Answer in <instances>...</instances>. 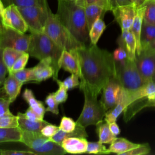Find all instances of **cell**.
<instances>
[{
    "mask_svg": "<svg viewBox=\"0 0 155 155\" xmlns=\"http://www.w3.org/2000/svg\"><path fill=\"white\" fill-rule=\"evenodd\" d=\"M76 53L80 68V84L98 96L107 82L116 76L113 54L91 43L76 49Z\"/></svg>",
    "mask_w": 155,
    "mask_h": 155,
    "instance_id": "cell-1",
    "label": "cell"
},
{
    "mask_svg": "<svg viewBox=\"0 0 155 155\" xmlns=\"http://www.w3.org/2000/svg\"><path fill=\"white\" fill-rule=\"evenodd\" d=\"M56 14L78 41L85 45L91 43L84 7L77 4L75 0H58Z\"/></svg>",
    "mask_w": 155,
    "mask_h": 155,
    "instance_id": "cell-2",
    "label": "cell"
},
{
    "mask_svg": "<svg viewBox=\"0 0 155 155\" xmlns=\"http://www.w3.org/2000/svg\"><path fill=\"white\" fill-rule=\"evenodd\" d=\"M63 50L47 35L44 32H39L31 33L29 45L26 52L30 56L39 61L50 58L54 70L53 78L56 81L58 79V73L60 70L58 63Z\"/></svg>",
    "mask_w": 155,
    "mask_h": 155,
    "instance_id": "cell-3",
    "label": "cell"
},
{
    "mask_svg": "<svg viewBox=\"0 0 155 155\" xmlns=\"http://www.w3.org/2000/svg\"><path fill=\"white\" fill-rule=\"evenodd\" d=\"M43 32L47 35L61 48L68 51L85 45L75 39L60 22L56 14L51 12L49 7L48 18Z\"/></svg>",
    "mask_w": 155,
    "mask_h": 155,
    "instance_id": "cell-4",
    "label": "cell"
},
{
    "mask_svg": "<svg viewBox=\"0 0 155 155\" xmlns=\"http://www.w3.org/2000/svg\"><path fill=\"white\" fill-rule=\"evenodd\" d=\"M79 87L84 93V104L76 122L85 128L91 125H96L103 120L107 111L101 101L97 100V96L93 94L86 85L79 84Z\"/></svg>",
    "mask_w": 155,
    "mask_h": 155,
    "instance_id": "cell-5",
    "label": "cell"
},
{
    "mask_svg": "<svg viewBox=\"0 0 155 155\" xmlns=\"http://www.w3.org/2000/svg\"><path fill=\"white\" fill-rule=\"evenodd\" d=\"M21 142L36 155H63L67 153L61 145L41 132L21 130Z\"/></svg>",
    "mask_w": 155,
    "mask_h": 155,
    "instance_id": "cell-6",
    "label": "cell"
},
{
    "mask_svg": "<svg viewBox=\"0 0 155 155\" xmlns=\"http://www.w3.org/2000/svg\"><path fill=\"white\" fill-rule=\"evenodd\" d=\"M115 62L116 78L125 91L133 93L145 84L134 61H131L127 58L124 62Z\"/></svg>",
    "mask_w": 155,
    "mask_h": 155,
    "instance_id": "cell-7",
    "label": "cell"
},
{
    "mask_svg": "<svg viewBox=\"0 0 155 155\" xmlns=\"http://www.w3.org/2000/svg\"><path fill=\"white\" fill-rule=\"evenodd\" d=\"M48 3L44 5L18 7L30 33L43 32L48 18Z\"/></svg>",
    "mask_w": 155,
    "mask_h": 155,
    "instance_id": "cell-8",
    "label": "cell"
},
{
    "mask_svg": "<svg viewBox=\"0 0 155 155\" xmlns=\"http://www.w3.org/2000/svg\"><path fill=\"white\" fill-rule=\"evenodd\" d=\"M30 35L21 33L10 28L0 26V47H8L26 52L28 50Z\"/></svg>",
    "mask_w": 155,
    "mask_h": 155,
    "instance_id": "cell-9",
    "label": "cell"
},
{
    "mask_svg": "<svg viewBox=\"0 0 155 155\" xmlns=\"http://www.w3.org/2000/svg\"><path fill=\"white\" fill-rule=\"evenodd\" d=\"M1 20V24L4 27L12 28L22 33L28 30L25 19L18 7L13 4H9L5 7Z\"/></svg>",
    "mask_w": 155,
    "mask_h": 155,
    "instance_id": "cell-10",
    "label": "cell"
},
{
    "mask_svg": "<svg viewBox=\"0 0 155 155\" xmlns=\"http://www.w3.org/2000/svg\"><path fill=\"white\" fill-rule=\"evenodd\" d=\"M134 61L144 82L151 81L155 73V50L150 48L142 50L136 55Z\"/></svg>",
    "mask_w": 155,
    "mask_h": 155,
    "instance_id": "cell-11",
    "label": "cell"
},
{
    "mask_svg": "<svg viewBox=\"0 0 155 155\" xmlns=\"http://www.w3.org/2000/svg\"><path fill=\"white\" fill-rule=\"evenodd\" d=\"M122 88L116 78L110 79L104 85L100 101L107 111L116 105Z\"/></svg>",
    "mask_w": 155,
    "mask_h": 155,
    "instance_id": "cell-12",
    "label": "cell"
},
{
    "mask_svg": "<svg viewBox=\"0 0 155 155\" xmlns=\"http://www.w3.org/2000/svg\"><path fill=\"white\" fill-rule=\"evenodd\" d=\"M134 4L118 7L111 10L115 21L119 25L121 30H130L136 14Z\"/></svg>",
    "mask_w": 155,
    "mask_h": 155,
    "instance_id": "cell-13",
    "label": "cell"
},
{
    "mask_svg": "<svg viewBox=\"0 0 155 155\" xmlns=\"http://www.w3.org/2000/svg\"><path fill=\"white\" fill-rule=\"evenodd\" d=\"M76 50L70 51L64 50L59 60V67L71 74H78L80 77V68Z\"/></svg>",
    "mask_w": 155,
    "mask_h": 155,
    "instance_id": "cell-14",
    "label": "cell"
},
{
    "mask_svg": "<svg viewBox=\"0 0 155 155\" xmlns=\"http://www.w3.org/2000/svg\"><path fill=\"white\" fill-rule=\"evenodd\" d=\"M130 103L129 93L122 88L117 103L114 107L110 108L106 112L104 120L108 124L116 121L119 115L124 112Z\"/></svg>",
    "mask_w": 155,
    "mask_h": 155,
    "instance_id": "cell-15",
    "label": "cell"
},
{
    "mask_svg": "<svg viewBox=\"0 0 155 155\" xmlns=\"http://www.w3.org/2000/svg\"><path fill=\"white\" fill-rule=\"evenodd\" d=\"M54 70L52 67V61L50 58H46L40 61V62L34 67V79L33 82H41L53 77Z\"/></svg>",
    "mask_w": 155,
    "mask_h": 155,
    "instance_id": "cell-16",
    "label": "cell"
},
{
    "mask_svg": "<svg viewBox=\"0 0 155 155\" xmlns=\"http://www.w3.org/2000/svg\"><path fill=\"white\" fill-rule=\"evenodd\" d=\"M88 141L86 138L71 137L65 139L61 143L67 153L81 154L86 153Z\"/></svg>",
    "mask_w": 155,
    "mask_h": 155,
    "instance_id": "cell-17",
    "label": "cell"
},
{
    "mask_svg": "<svg viewBox=\"0 0 155 155\" xmlns=\"http://www.w3.org/2000/svg\"><path fill=\"white\" fill-rule=\"evenodd\" d=\"M118 44H122L125 48L129 60L134 61L136 55V39L130 30H121V34L117 40Z\"/></svg>",
    "mask_w": 155,
    "mask_h": 155,
    "instance_id": "cell-18",
    "label": "cell"
},
{
    "mask_svg": "<svg viewBox=\"0 0 155 155\" xmlns=\"http://www.w3.org/2000/svg\"><path fill=\"white\" fill-rule=\"evenodd\" d=\"M145 4L137 7L136 10V14L134 18V21L130 29V31L134 35L136 42V54H140L141 51V45H140V32L142 26V23L143 21V14L145 12Z\"/></svg>",
    "mask_w": 155,
    "mask_h": 155,
    "instance_id": "cell-19",
    "label": "cell"
},
{
    "mask_svg": "<svg viewBox=\"0 0 155 155\" xmlns=\"http://www.w3.org/2000/svg\"><path fill=\"white\" fill-rule=\"evenodd\" d=\"M24 83L17 79L13 74L8 73L4 83V90L11 103L13 102L21 92Z\"/></svg>",
    "mask_w": 155,
    "mask_h": 155,
    "instance_id": "cell-20",
    "label": "cell"
},
{
    "mask_svg": "<svg viewBox=\"0 0 155 155\" xmlns=\"http://www.w3.org/2000/svg\"><path fill=\"white\" fill-rule=\"evenodd\" d=\"M18 127L21 130L41 132V130L49 122L42 120H32L25 117L24 113L18 112L17 114Z\"/></svg>",
    "mask_w": 155,
    "mask_h": 155,
    "instance_id": "cell-21",
    "label": "cell"
},
{
    "mask_svg": "<svg viewBox=\"0 0 155 155\" xmlns=\"http://www.w3.org/2000/svg\"><path fill=\"white\" fill-rule=\"evenodd\" d=\"M130 104L135 100L141 98H148L150 101L155 99V82L152 80L145 82L138 90L129 93Z\"/></svg>",
    "mask_w": 155,
    "mask_h": 155,
    "instance_id": "cell-22",
    "label": "cell"
},
{
    "mask_svg": "<svg viewBox=\"0 0 155 155\" xmlns=\"http://www.w3.org/2000/svg\"><path fill=\"white\" fill-rule=\"evenodd\" d=\"M139 145L131 142L125 138L116 137L110 143L108 150L109 153H116L120 155L137 147Z\"/></svg>",
    "mask_w": 155,
    "mask_h": 155,
    "instance_id": "cell-23",
    "label": "cell"
},
{
    "mask_svg": "<svg viewBox=\"0 0 155 155\" xmlns=\"http://www.w3.org/2000/svg\"><path fill=\"white\" fill-rule=\"evenodd\" d=\"M71 137H78L87 138L88 134L86 132L85 128L82 125L76 123V127L74 130L71 132H65L61 130H59L52 137H50L51 140L61 145V142L66 138Z\"/></svg>",
    "mask_w": 155,
    "mask_h": 155,
    "instance_id": "cell-24",
    "label": "cell"
},
{
    "mask_svg": "<svg viewBox=\"0 0 155 155\" xmlns=\"http://www.w3.org/2000/svg\"><path fill=\"white\" fill-rule=\"evenodd\" d=\"M85 15L89 30L94 22L99 18H102L106 10L97 4H90L84 7Z\"/></svg>",
    "mask_w": 155,
    "mask_h": 155,
    "instance_id": "cell-25",
    "label": "cell"
},
{
    "mask_svg": "<svg viewBox=\"0 0 155 155\" xmlns=\"http://www.w3.org/2000/svg\"><path fill=\"white\" fill-rule=\"evenodd\" d=\"M23 99L27 102L31 109L37 113L42 118H44L46 112V108L42 101L36 99L33 91L28 88H26L22 94Z\"/></svg>",
    "mask_w": 155,
    "mask_h": 155,
    "instance_id": "cell-26",
    "label": "cell"
},
{
    "mask_svg": "<svg viewBox=\"0 0 155 155\" xmlns=\"http://www.w3.org/2000/svg\"><path fill=\"white\" fill-rule=\"evenodd\" d=\"M155 39V25L143 21L140 32L141 50L148 48Z\"/></svg>",
    "mask_w": 155,
    "mask_h": 155,
    "instance_id": "cell-27",
    "label": "cell"
},
{
    "mask_svg": "<svg viewBox=\"0 0 155 155\" xmlns=\"http://www.w3.org/2000/svg\"><path fill=\"white\" fill-rule=\"evenodd\" d=\"M96 133L99 137V141L102 143H111L116 137L110 131L109 124L105 120H101L96 125Z\"/></svg>",
    "mask_w": 155,
    "mask_h": 155,
    "instance_id": "cell-28",
    "label": "cell"
},
{
    "mask_svg": "<svg viewBox=\"0 0 155 155\" xmlns=\"http://www.w3.org/2000/svg\"><path fill=\"white\" fill-rule=\"evenodd\" d=\"M24 53V51H19L12 48H5L3 49V60L8 71L10 73L12 68L16 60Z\"/></svg>",
    "mask_w": 155,
    "mask_h": 155,
    "instance_id": "cell-29",
    "label": "cell"
},
{
    "mask_svg": "<svg viewBox=\"0 0 155 155\" xmlns=\"http://www.w3.org/2000/svg\"><path fill=\"white\" fill-rule=\"evenodd\" d=\"M21 140V130L19 127L2 128H0V143L7 142H20Z\"/></svg>",
    "mask_w": 155,
    "mask_h": 155,
    "instance_id": "cell-30",
    "label": "cell"
},
{
    "mask_svg": "<svg viewBox=\"0 0 155 155\" xmlns=\"http://www.w3.org/2000/svg\"><path fill=\"white\" fill-rule=\"evenodd\" d=\"M105 28L106 25L102 18H99L94 22L89 30V36L91 44H97Z\"/></svg>",
    "mask_w": 155,
    "mask_h": 155,
    "instance_id": "cell-31",
    "label": "cell"
},
{
    "mask_svg": "<svg viewBox=\"0 0 155 155\" xmlns=\"http://www.w3.org/2000/svg\"><path fill=\"white\" fill-rule=\"evenodd\" d=\"M144 4L145 8L143 21L155 25V0H147Z\"/></svg>",
    "mask_w": 155,
    "mask_h": 155,
    "instance_id": "cell-32",
    "label": "cell"
},
{
    "mask_svg": "<svg viewBox=\"0 0 155 155\" xmlns=\"http://www.w3.org/2000/svg\"><path fill=\"white\" fill-rule=\"evenodd\" d=\"M10 74H13L17 79L22 83L33 82L34 79V67L23 68L21 70L12 72Z\"/></svg>",
    "mask_w": 155,
    "mask_h": 155,
    "instance_id": "cell-33",
    "label": "cell"
},
{
    "mask_svg": "<svg viewBox=\"0 0 155 155\" xmlns=\"http://www.w3.org/2000/svg\"><path fill=\"white\" fill-rule=\"evenodd\" d=\"M18 127V116L12 113L0 116V128H10Z\"/></svg>",
    "mask_w": 155,
    "mask_h": 155,
    "instance_id": "cell-34",
    "label": "cell"
},
{
    "mask_svg": "<svg viewBox=\"0 0 155 155\" xmlns=\"http://www.w3.org/2000/svg\"><path fill=\"white\" fill-rule=\"evenodd\" d=\"M87 153L96 154H110L108 149L104 143L98 142H88Z\"/></svg>",
    "mask_w": 155,
    "mask_h": 155,
    "instance_id": "cell-35",
    "label": "cell"
},
{
    "mask_svg": "<svg viewBox=\"0 0 155 155\" xmlns=\"http://www.w3.org/2000/svg\"><path fill=\"white\" fill-rule=\"evenodd\" d=\"M9 4H13L18 7H24L31 5H44L47 4V0H4Z\"/></svg>",
    "mask_w": 155,
    "mask_h": 155,
    "instance_id": "cell-36",
    "label": "cell"
},
{
    "mask_svg": "<svg viewBox=\"0 0 155 155\" xmlns=\"http://www.w3.org/2000/svg\"><path fill=\"white\" fill-rule=\"evenodd\" d=\"M58 86V90L54 92V98L56 102L60 104L65 102L68 98V93L67 89L65 88L64 85L63 84L62 81H61L58 79L55 81Z\"/></svg>",
    "mask_w": 155,
    "mask_h": 155,
    "instance_id": "cell-37",
    "label": "cell"
},
{
    "mask_svg": "<svg viewBox=\"0 0 155 155\" xmlns=\"http://www.w3.org/2000/svg\"><path fill=\"white\" fill-rule=\"evenodd\" d=\"M45 104L47 105L46 111L51 112L54 114H59V104L54 98V92L48 94L45 99Z\"/></svg>",
    "mask_w": 155,
    "mask_h": 155,
    "instance_id": "cell-38",
    "label": "cell"
},
{
    "mask_svg": "<svg viewBox=\"0 0 155 155\" xmlns=\"http://www.w3.org/2000/svg\"><path fill=\"white\" fill-rule=\"evenodd\" d=\"M76 127V122H74L71 118L64 116L62 117L59 128L60 130L65 132H71L74 130Z\"/></svg>",
    "mask_w": 155,
    "mask_h": 155,
    "instance_id": "cell-39",
    "label": "cell"
},
{
    "mask_svg": "<svg viewBox=\"0 0 155 155\" xmlns=\"http://www.w3.org/2000/svg\"><path fill=\"white\" fill-rule=\"evenodd\" d=\"M150 152V147L148 143L139 144L137 147L125 152L123 155H145Z\"/></svg>",
    "mask_w": 155,
    "mask_h": 155,
    "instance_id": "cell-40",
    "label": "cell"
},
{
    "mask_svg": "<svg viewBox=\"0 0 155 155\" xmlns=\"http://www.w3.org/2000/svg\"><path fill=\"white\" fill-rule=\"evenodd\" d=\"M80 77L78 74H71L70 76L64 79L62 82L67 90H72L79 85Z\"/></svg>",
    "mask_w": 155,
    "mask_h": 155,
    "instance_id": "cell-41",
    "label": "cell"
},
{
    "mask_svg": "<svg viewBox=\"0 0 155 155\" xmlns=\"http://www.w3.org/2000/svg\"><path fill=\"white\" fill-rule=\"evenodd\" d=\"M29 56H30V55L28 54V53H27V52H24L16 60V61L15 62V63L13 65L12 68V71L10 73H11L12 72H14V71H19V70H21L24 68L25 65L27 64Z\"/></svg>",
    "mask_w": 155,
    "mask_h": 155,
    "instance_id": "cell-42",
    "label": "cell"
},
{
    "mask_svg": "<svg viewBox=\"0 0 155 155\" xmlns=\"http://www.w3.org/2000/svg\"><path fill=\"white\" fill-rule=\"evenodd\" d=\"M119 47L113 51V56L116 62H124L127 58V53L125 47L122 44H118Z\"/></svg>",
    "mask_w": 155,
    "mask_h": 155,
    "instance_id": "cell-43",
    "label": "cell"
},
{
    "mask_svg": "<svg viewBox=\"0 0 155 155\" xmlns=\"http://www.w3.org/2000/svg\"><path fill=\"white\" fill-rule=\"evenodd\" d=\"M75 2L77 4L84 7L90 4H97L103 7L106 11H109L108 0H75Z\"/></svg>",
    "mask_w": 155,
    "mask_h": 155,
    "instance_id": "cell-44",
    "label": "cell"
},
{
    "mask_svg": "<svg viewBox=\"0 0 155 155\" xmlns=\"http://www.w3.org/2000/svg\"><path fill=\"white\" fill-rule=\"evenodd\" d=\"M59 130V126L50 123L42 128V129L41 130V133L46 137H51L54 136Z\"/></svg>",
    "mask_w": 155,
    "mask_h": 155,
    "instance_id": "cell-45",
    "label": "cell"
},
{
    "mask_svg": "<svg viewBox=\"0 0 155 155\" xmlns=\"http://www.w3.org/2000/svg\"><path fill=\"white\" fill-rule=\"evenodd\" d=\"M131 4H134L133 0H108L109 11L118 7Z\"/></svg>",
    "mask_w": 155,
    "mask_h": 155,
    "instance_id": "cell-46",
    "label": "cell"
},
{
    "mask_svg": "<svg viewBox=\"0 0 155 155\" xmlns=\"http://www.w3.org/2000/svg\"><path fill=\"white\" fill-rule=\"evenodd\" d=\"M3 49L0 47V84H3L5 78L6 74L8 73L6 66L3 60Z\"/></svg>",
    "mask_w": 155,
    "mask_h": 155,
    "instance_id": "cell-47",
    "label": "cell"
},
{
    "mask_svg": "<svg viewBox=\"0 0 155 155\" xmlns=\"http://www.w3.org/2000/svg\"><path fill=\"white\" fill-rule=\"evenodd\" d=\"M11 102L8 98L0 97V116L11 113L9 107Z\"/></svg>",
    "mask_w": 155,
    "mask_h": 155,
    "instance_id": "cell-48",
    "label": "cell"
},
{
    "mask_svg": "<svg viewBox=\"0 0 155 155\" xmlns=\"http://www.w3.org/2000/svg\"><path fill=\"white\" fill-rule=\"evenodd\" d=\"M2 155H36L31 151L25 150H2Z\"/></svg>",
    "mask_w": 155,
    "mask_h": 155,
    "instance_id": "cell-49",
    "label": "cell"
},
{
    "mask_svg": "<svg viewBox=\"0 0 155 155\" xmlns=\"http://www.w3.org/2000/svg\"><path fill=\"white\" fill-rule=\"evenodd\" d=\"M24 115L25 117L32 120H42L43 118H42L37 113H36L33 109L30 107H28L25 112L24 113Z\"/></svg>",
    "mask_w": 155,
    "mask_h": 155,
    "instance_id": "cell-50",
    "label": "cell"
},
{
    "mask_svg": "<svg viewBox=\"0 0 155 155\" xmlns=\"http://www.w3.org/2000/svg\"><path fill=\"white\" fill-rule=\"evenodd\" d=\"M109 127H110L111 132L112 133V134L114 136H117V135H119L120 134V130L118 125L116 122V121L109 123Z\"/></svg>",
    "mask_w": 155,
    "mask_h": 155,
    "instance_id": "cell-51",
    "label": "cell"
},
{
    "mask_svg": "<svg viewBox=\"0 0 155 155\" xmlns=\"http://www.w3.org/2000/svg\"><path fill=\"white\" fill-rule=\"evenodd\" d=\"M146 1L147 0H133V3L135 5L136 8L144 4V3L146 2Z\"/></svg>",
    "mask_w": 155,
    "mask_h": 155,
    "instance_id": "cell-52",
    "label": "cell"
},
{
    "mask_svg": "<svg viewBox=\"0 0 155 155\" xmlns=\"http://www.w3.org/2000/svg\"><path fill=\"white\" fill-rule=\"evenodd\" d=\"M4 8H5V7L3 4V2L1 1V0H0V17H1Z\"/></svg>",
    "mask_w": 155,
    "mask_h": 155,
    "instance_id": "cell-53",
    "label": "cell"
},
{
    "mask_svg": "<svg viewBox=\"0 0 155 155\" xmlns=\"http://www.w3.org/2000/svg\"><path fill=\"white\" fill-rule=\"evenodd\" d=\"M148 107H155V99L153 101H148Z\"/></svg>",
    "mask_w": 155,
    "mask_h": 155,
    "instance_id": "cell-54",
    "label": "cell"
},
{
    "mask_svg": "<svg viewBox=\"0 0 155 155\" xmlns=\"http://www.w3.org/2000/svg\"><path fill=\"white\" fill-rule=\"evenodd\" d=\"M148 48L155 50V39H154V40L153 41V42L150 44V47H149Z\"/></svg>",
    "mask_w": 155,
    "mask_h": 155,
    "instance_id": "cell-55",
    "label": "cell"
},
{
    "mask_svg": "<svg viewBox=\"0 0 155 155\" xmlns=\"http://www.w3.org/2000/svg\"><path fill=\"white\" fill-rule=\"evenodd\" d=\"M151 80H152L153 82H155V73H154V74H153V77H152Z\"/></svg>",
    "mask_w": 155,
    "mask_h": 155,
    "instance_id": "cell-56",
    "label": "cell"
},
{
    "mask_svg": "<svg viewBox=\"0 0 155 155\" xmlns=\"http://www.w3.org/2000/svg\"><path fill=\"white\" fill-rule=\"evenodd\" d=\"M2 150L1 149H0V155H2Z\"/></svg>",
    "mask_w": 155,
    "mask_h": 155,
    "instance_id": "cell-57",
    "label": "cell"
},
{
    "mask_svg": "<svg viewBox=\"0 0 155 155\" xmlns=\"http://www.w3.org/2000/svg\"><path fill=\"white\" fill-rule=\"evenodd\" d=\"M0 24H1V17H0Z\"/></svg>",
    "mask_w": 155,
    "mask_h": 155,
    "instance_id": "cell-58",
    "label": "cell"
},
{
    "mask_svg": "<svg viewBox=\"0 0 155 155\" xmlns=\"http://www.w3.org/2000/svg\"><path fill=\"white\" fill-rule=\"evenodd\" d=\"M1 24H0V26H1Z\"/></svg>",
    "mask_w": 155,
    "mask_h": 155,
    "instance_id": "cell-59",
    "label": "cell"
},
{
    "mask_svg": "<svg viewBox=\"0 0 155 155\" xmlns=\"http://www.w3.org/2000/svg\"><path fill=\"white\" fill-rule=\"evenodd\" d=\"M71 1H74V0H71Z\"/></svg>",
    "mask_w": 155,
    "mask_h": 155,
    "instance_id": "cell-60",
    "label": "cell"
},
{
    "mask_svg": "<svg viewBox=\"0 0 155 155\" xmlns=\"http://www.w3.org/2000/svg\"><path fill=\"white\" fill-rule=\"evenodd\" d=\"M1 84H0V86H1Z\"/></svg>",
    "mask_w": 155,
    "mask_h": 155,
    "instance_id": "cell-61",
    "label": "cell"
}]
</instances>
